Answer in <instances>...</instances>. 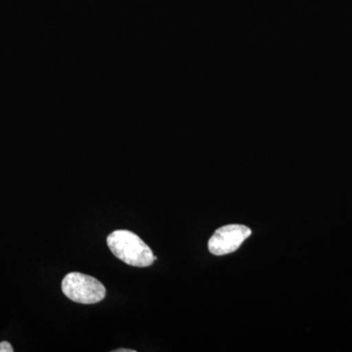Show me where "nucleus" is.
Segmentation results:
<instances>
[{
    "instance_id": "nucleus-1",
    "label": "nucleus",
    "mask_w": 352,
    "mask_h": 352,
    "mask_svg": "<svg viewBox=\"0 0 352 352\" xmlns=\"http://www.w3.org/2000/svg\"><path fill=\"white\" fill-rule=\"evenodd\" d=\"M109 249L116 258L135 267H148L157 258L149 245L129 230H116L107 238Z\"/></svg>"
},
{
    "instance_id": "nucleus-4",
    "label": "nucleus",
    "mask_w": 352,
    "mask_h": 352,
    "mask_svg": "<svg viewBox=\"0 0 352 352\" xmlns=\"http://www.w3.org/2000/svg\"><path fill=\"white\" fill-rule=\"evenodd\" d=\"M13 346L8 342H0V352H13Z\"/></svg>"
},
{
    "instance_id": "nucleus-2",
    "label": "nucleus",
    "mask_w": 352,
    "mask_h": 352,
    "mask_svg": "<svg viewBox=\"0 0 352 352\" xmlns=\"http://www.w3.org/2000/svg\"><path fill=\"white\" fill-rule=\"evenodd\" d=\"M62 291L69 300L82 305L101 302L106 296L105 287L96 278L78 272L69 273L65 276Z\"/></svg>"
},
{
    "instance_id": "nucleus-5",
    "label": "nucleus",
    "mask_w": 352,
    "mask_h": 352,
    "mask_svg": "<svg viewBox=\"0 0 352 352\" xmlns=\"http://www.w3.org/2000/svg\"><path fill=\"white\" fill-rule=\"evenodd\" d=\"M113 352H135V351H133V349H117V351H113Z\"/></svg>"
},
{
    "instance_id": "nucleus-3",
    "label": "nucleus",
    "mask_w": 352,
    "mask_h": 352,
    "mask_svg": "<svg viewBox=\"0 0 352 352\" xmlns=\"http://www.w3.org/2000/svg\"><path fill=\"white\" fill-rule=\"evenodd\" d=\"M251 235V229L240 224L220 227L208 240V251L214 256L231 254L237 251Z\"/></svg>"
}]
</instances>
